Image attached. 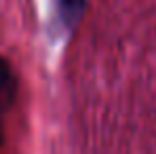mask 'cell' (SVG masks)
Instances as JSON below:
<instances>
[{
  "label": "cell",
  "instance_id": "cell-2",
  "mask_svg": "<svg viewBox=\"0 0 156 154\" xmlns=\"http://www.w3.org/2000/svg\"><path fill=\"white\" fill-rule=\"evenodd\" d=\"M84 6H87V0H55V15L59 26L66 32L74 30L84 13Z\"/></svg>",
  "mask_w": 156,
  "mask_h": 154
},
{
  "label": "cell",
  "instance_id": "cell-1",
  "mask_svg": "<svg viewBox=\"0 0 156 154\" xmlns=\"http://www.w3.org/2000/svg\"><path fill=\"white\" fill-rule=\"evenodd\" d=\"M17 95V78L11 63L0 55V146L4 141V116Z\"/></svg>",
  "mask_w": 156,
  "mask_h": 154
}]
</instances>
